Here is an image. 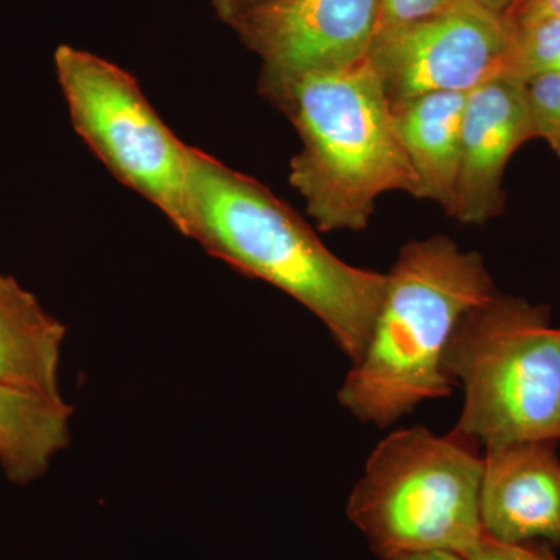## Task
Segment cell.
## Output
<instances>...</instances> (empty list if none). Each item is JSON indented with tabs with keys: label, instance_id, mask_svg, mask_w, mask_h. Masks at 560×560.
Returning a JSON list of instances; mask_svg holds the SVG:
<instances>
[{
	"label": "cell",
	"instance_id": "cell-1",
	"mask_svg": "<svg viewBox=\"0 0 560 560\" xmlns=\"http://www.w3.org/2000/svg\"><path fill=\"white\" fill-rule=\"evenodd\" d=\"M183 235L289 294L327 327L350 363L360 359L381 308L385 272L341 260L265 184L195 147Z\"/></svg>",
	"mask_w": 560,
	"mask_h": 560
},
{
	"label": "cell",
	"instance_id": "cell-2",
	"mask_svg": "<svg viewBox=\"0 0 560 560\" xmlns=\"http://www.w3.org/2000/svg\"><path fill=\"white\" fill-rule=\"evenodd\" d=\"M259 91L300 136L289 179L320 232L366 230L388 191L416 198L419 179L370 58L326 72L260 79Z\"/></svg>",
	"mask_w": 560,
	"mask_h": 560
},
{
	"label": "cell",
	"instance_id": "cell-3",
	"mask_svg": "<svg viewBox=\"0 0 560 560\" xmlns=\"http://www.w3.org/2000/svg\"><path fill=\"white\" fill-rule=\"evenodd\" d=\"M497 293L477 250L433 235L407 243L386 272L370 341L338 401L353 418L386 429L422 401L451 397L445 352L460 318Z\"/></svg>",
	"mask_w": 560,
	"mask_h": 560
},
{
	"label": "cell",
	"instance_id": "cell-4",
	"mask_svg": "<svg viewBox=\"0 0 560 560\" xmlns=\"http://www.w3.org/2000/svg\"><path fill=\"white\" fill-rule=\"evenodd\" d=\"M481 445L422 425L378 442L348 501V517L382 560L464 556L481 539Z\"/></svg>",
	"mask_w": 560,
	"mask_h": 560
},
{
	"label": "cell",
	"instance_id": "cell-5",
	"mask_svg": "<svg viewBox=\"0 0 560 560\" xmlns=\"http://www.w3.org/2000/svg\"><path fill=\"white\" fill-rule=\"evenodd\" d=\"M463 386L455 430L482 447L560 442V327L550 311L497 291L460 318L444 359Z\"/></svg>",
	"mask_w": 560,
	"mask_h": 560
},
{
	"label": "cell",
	"instance_id": "cell-6",
	"mask_svg": "<svg viewBox=\"0 0 560 560\" xmlns=\"http://www.w3.org/2000/svg\"><path fill=\"white\" fill-rule=\"evenodd\" d=\"M55 69L77 135L110 175L184 234L190 147L164 124L138 80L114 62L62 44L55 50Z\"/></svg>",
	"mask_w": 560,
	"mask_h": 560
},
{
	"label": "cell",
	"instance_id": "cell-7",
	"mask_svg": "<svg viewBox=\"0 0 560 560\" xmlns=\"http://www.w3.org/2000/svg\"><path fill=\"white\" fill-rule=\"evenodd\" d=\"M511 44L506 20L475 0L375 40L370 60L390 105L431 92H466L499 79Z\"/></svg>",
	"mask_w": 560,
	"mask_h": 560
},
{
	"label": "cell",
	"instance_id": "cell-8",
	"mask_svg": "<svg viewBox=\"0 0 560 560\" xmlns=\"http://www.w3.org/2000/svg\"><path fill=\"white\" fill-rule=\"evenodd\" d=\"M377 24L378 0H282L230 27L260 58V79L275 80L366 60Z\"/></svg>",
	"mask_w": 560,
	"mask_h": 560
},
{
	"label": "cell",
	"instance_id": "cell-9",
	"mask_svg": "<svg viewBox=\"0 0 560 560\" xmlns=\"http://www.w3.org/2000/svg\"><path fill=\"white\" fill-rule=\"evenodd\" d=\"M530 139L525 84L499 77L467 94L453 219L485 224L503 212L508 162Z\"/></svg>",
	"mask_w": 560,
	"mask_h": 560
},
{
	"label": "cell",
	"instance_id": "cell-10",
	"mask_svg": "<svg viewBox=\"0 0 560 560\" xmlns=\"http://www.w3.org/2000/svg\"><path fill=\"white\" fill-rule=\"evenodd\" d=\"M558 444L514 442L486 448L482 456V530L503 545H560Z\"/></svg>",
	"mask_w": 560,
	"mask_h": 560
},
{
	"label": "cell",
	"instance_id": "cell-11",
	"mask_svg": "<svg viewBox=\"0 0 560 560\" xmlns=\"http://www.w3.org/2000/svg\"><path fill=\"white\" fill-rule=\"evenodd\" d=\"M466 92H431L393 105L401 143L419 179L418 200L456 205Z\"/></svg>",
	"mask_w": 560,
	"mask_h": 560
},
{
	"label": "cell",
	"instance_id": "cell-12",
	"mask_svg": "<svg viewBox=\"0 0 560 560\" xmlns=\"http://www.w3.org/2000/svg\"><path fill=\"white\" fill-rule=\"evenodd\" d=\"M66 327L16 279L0 275V383L62 400L58 364Z\"/></svg>",
	"mask_w": 560,
	"mask_h": 560
},
{
	"label": "cell",
	"instance_id": "cell-13",
	"mask_svg": "<svg viewBox=\"0 0 560 560\" xmlns=\"http://www.w3.org/2000/svg\"><path fill=\"white\" fill-rule=\"evenodd\" d=\"M72 407L0 383V466L14 485H28L49 470L68 447Z\"/></svg>",
	"mask_w": 560,
	"mask_h": 560
},
{
	"label": "cell",
	"instance_id": "cell-14",
	"mask_svg": "<svg viewBox=\"0 0 560 560\" xmlns=\"http://www.w3.org/2000/svg\"><path fill=\"white\" fill-rule=\"evenodd\" d=\"M510 27V50L501 77L526 84L537 77L560 73V16Z\"/></svg>",
	"mask_w": 560,
	"mask_h": 560
},
{
	"label": "cell",
	"instance_id": "cell-15",
	"mask_svg": "<svg viewBox=\"0 0 560 560\" xmlns=\"http://www.w3.org/2000/svg\"><path fill=\"white\" fill-rule=\"evenodd\" d=\"M455 0H378L375 40L447 9ZM374 46V44H372Z\"/></svg>",
	"mask_w": 560,
	"mask_h": 560
},
{
	"label": "cell",
	"instance_id": "cell-16",
	"mask_svg": "<svg viewBox=\"0 0 560 560\" xmlns=\"http://www.w3.org/2000/svg\"><path fill=\"white\" fill-rule=\"evenodd\" d=\"M550 16H560V0H518L504 20L514 27Z\"/></svg>",
	"mask_w": 560,
	"mask_h": 560
},
{
	"label": "cell",
	"instance_id": "cell-17",
	"mask_svg": "<svg viewBox=\"0 0 560 560\" xmlns=\"http://www.w3.org/2000/svg\"><path fill=\"white\" fill-rule=\"evenodd\" d=\"M278 2H282V0H212V7L215 10L217 16L224 24L230 25L235 18L242 16V14L248 13V11Z\"/></svg>",
	"mask_w": 560,
	"mask_h": 560
},
{
	"label": "cell",
	"instance_id": "cell-18",
	"mask_svg": "<svg viewBox=\"0 0 560 560\" xmlns=\"http://www.w3.org/2000/svg\"><path fill=\"white\" fill-rule=\"evenodd\" d=\"M510 560H558L555 552L545 544L503 545Z\"/></svg>",
	"mask_w": 560,
	"mask_h": 560
},
{
	"label": "cell",
	"instance_id": "cell-19",
	"mask_svg": "<svg viewBox=\"0 0 560 560\" xmlns=\"http://www.w3.org/2000/svg\"><path fill=\"white\" fill-rule=\"evenodd\" d=\"M466 560H510L506 552L499 541L490 539L489 536L482 534L480 540L477 541L475 547H471L466 555L463 556Z\"/></svg>",
	"mask_w": 560,
	"mask_h": 560
},
{
	"label": "cell",
	"instance_id": "cell-20",
	"mask_svg": "<svg viewBox=\"0 0 560 560\" xmlns=\"http://www.w3.org/2000/svg\"><path fill=\"white\" fill-rule=\"evenodd\" d=\"M475 2L480 3L486 10L499 14V16L506 18L515 0H475Z\"/></svg>",
	"mask_w": 560,
	"mask_h": 560
},
{
	"label": "cell",
	"instance_id": "cell-21",
	"mask_svg": "<svg viewBox=\"0 0 560 560\" xmlns=\"http://www.w3.org/2000/svg\"><path fill=\"white\" fill-rule=\"evenodd\" d=\"M390 560H466L463 556L455 555V552H423V555H411V556H401V558L390 559Z\"/></svg>",
	"mask_w": 560,
	"mask_h": 560
},
{
	"label": "cell",
	"instance_id": "cell-22",
	"mask_svg": "<svg viewBox=\"0 0 560 560\" xmlns=\"http://www.w3.org/2000/svg\"><path fill=\"white\" fill-rule=\"evenodd\" d=\"M559 125H560V114H559ZM551 150L555 151L556 154L560 158V127H558V132H556V138L552 140Z\"/></svg>",
	"mask_w": 560,
	"mask_h": 560
},
{
	"label": "cell",
	"instance_id": "cell-23",
	"mask_svg": "<svg viewBox=\"0 0 560 560\" xmlns=\"http://www.w3.org/2000/svg\"><path fill=\"white\" fill-rule=\"evenodd\" d=\"M517 2H518V0H515L514 5H515V3H517ZM514 5H512V7H514Z\"/></svg>",
	"mask_w": 560,
	"mask_h": 560
}]
</instances>
